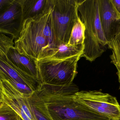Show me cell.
<instances>
[{
    "instance_id": "cell-1",
    "label": "cell",
    "mask_w": 120,
    "mask_h": 120,
    "mask_svg": "<svg viewBox=\"0 0 120 120\" xmlns=\"http://www.w3.org/2000/svg\"><path fill=\"white\" fill-rule=\"evenodd\" d=\"M76 85L63 86L39 84L28 97L34 110L46 120H109L76 102Z\"/></svg>"
},
{
    "instance_id": "cell-2",
    "label": "cell",
    "mask_w": 120,
    "mask_h": 120,
    "mask_svg": "<svg viewBox=\"0 0 120 120\" xmlns=\"http://www.w3.org/2000/svg\"><path fill=\"white\" fill-rule=\"evenodd\" d=\"M78 11L85 27L81 58L90 62L101 56L109 42L104 35L99 12L98 0H78Z\"/></svg>"
},
{
    "instance_id": "cell-3",
    "label": "cell",
    "mask_w": 120,
    "mask_h": 120,
    "mask_svg": "<svg viewBox=\"0 0 120 120\" xmlns=\"http://www.w3.org/2000/svg\"><path fill=\"white\" fill-rule=\"evenodd\" d=\"M81 56L63 60L45 58L37 60L39 84L63 86L73 83Z\"/></svg>"
},
{
    "instance_id": "cell-4",
    "label": "cell",
    "mask_w": 120,
    "mask_h": 120,
    "mask_svg": "<svg viewBox=\"0 0 120 120\" xmlns=\"http://www.w3.org/2000/svg\"><path fill=\"white\" fill-rule=\"evenodd\" d=\"M51 9L55 42L68 43L73 27L78 17V0H49Z\"/></svg>"
},
{
    "instance_id": "cell-5",
    "label": "cell",
    "mask_w": 120,
    "mask_h": 120,
    "mask_svg": "<svg viewBox=\"0 0 120 120\" xmlns=\"http://www.w3.org/2000/svg\"><path fill=\"white\" fill-rule=\"evenodd\" d=\"M14 47L20 54L37 61L42 50L50 45L43 34L37 17L25 20Z\"/></svg>"
},
{
    "instance_id": "cell-6",
    "label": "cell",
    "mask_w": 120,
    "mask_h": 120,
    "mask_svg": "<svg viewBox=\"0 0 120 120\" xmlns=\"http://www.w3.org/2000/svg\"><path fill=\"white\" fill-rule=\"evenodd\" d=\"M76 102L106 118L120 120V105L116 97L101 91H77L73 96Z\"/></svg>"
},
{
    "instance_id": "cell-7",
    "label": "cell",
    "mask_w": 120,
    "mask_h": 120,
    "mask_svg": "<svg viewBox=\"0 0 120 120\" xmlns=\"http://www.w3.org/2000/svg\"><path fill=\"white\" fill-rule=\"evenodd\" d=\"M0 91L3 101L11 107L22 120H38L28 98L0 73ZM30 95V94H29Z\"/></svg>"
},
{
    "instance_id": "cell-8",
    "label": "cell",
    "mask_w": 120,
    "mask_h": 120,
    "mask_svg": "<svg viewBox=\"0 0 120 120\" xmlns=\"http://www.w3.org/2000/svg\"><path fill=\"white\" fill-rule=\"evenodd\" d=\"M22 6L19 0H13L9 6L0 14V32L17 39L22 27Z\"/></svg>"
},
{
    "instance_id": "cell-9",
    "label": "cell",
    "mask_w": 120,
    "mask_h": 120,
    "mask_svg": "<svg viewBox=\"0 0 120 120\" xmlns=\"http://www.w3.org/2000/svg\"><path fill=\"white\" fill-rule=\"evenodd\" d=\"M99 18L106 40L109 43L115 35L120 22L110 0H98Z\"/></svg>"
},
{
    "instance_id": "cell-10",
    "label": "cell",
    "mask_w": 120,
    "mask_h": 120,
    "mask_svg": "<svg viewBox=\"0 0 120 120\" xmlns=\"http://www.w3.org/2000/svg\"><path fill=\"white\" fill-rule=\"evenodd\" d=\"M0 72L16 82L27 86L33 91L39 84L36 79L24 72L13 64L6 56L0 54Z\"/></svg>"
},
{
    "instance_id": "cell-11",
    "label": "cell",
    "mask_w": 120,
    "mask_h": 120,
    "mask_svg": "<svg viewBox=\"0 0 120 120\" xmlns=\"http://www.w3.org/2000/svg\"><path fill=\"white\" fill-rule=\"evenodd\" d=\"M84 49L83 44L75 46H68L64 44L59 45L50 44L44 48L38 60L43 58L66 59L75 56L82 55Z\"/></svg>"
},
{
    "instance_id": "cell-12",
    "label": "cell",
    "mask_w": 120,
    "mask_h": 120,
    "mask_svg": "<svg viewBox=\"0 0 120 120\" xmlns=\"http://www.w3.org/2000/svg\"><path fill=\"white\" fill-rule=\"evenodd\" d=\"M6 56L14 65L36 79L39 83L37 61L20 54L14 46L9 49Z\"/></svg>"
},
{
    "instance_id": "cell-13",
    "label": "cell",
    "mask_w": 120,
    "mask_h": 120,
    "mask_svg": "<svg viewBox=\"0 0 120 120\" xmlns=\"http://www.w3.org/2000/svg\"><path fill=\"white\" fill-rule=\"evenodd\" d=\"M19 1L22 6L23 21L38 17L50 6L49 0H19Z\"/></svg>"
},
{
    "instance_id": "cell-14",
    "label": "cell",
    "mask_w": 120,
    "mask_h": 120,
    "mask_svg": "<svg viewBox=\"0 0 120 120\" xmlns=\"http://www.w3.org/2000/svg\"><path fill=\"white\" fill-rule=\"evenodd\" d=\"M108 48L111 50L110 55L111 63L113 64L117 70V74L120 89V21L117 27L115 35L109 43Z\"/></svg>"
},
{
    "instance_id": "cell-15",
    "label": "cell",
    "mask_w": 120,
    "mask_h": 120,
    "mask_svg": "<svg viewBox=\"0 0 120 120\" xmlns=\"http://www.w3.org/2000/svg\"><path fill=\"white\" fill-rule=\"evenodd\" d=\"M85 27L79 16L73 27L67 46H75L82 44L84 40Z\"/></svg>"
},
{
    "instance_id": "cell-16",
    "label": "cell",
    "mask_w": 120,
    "mask_h": 120,
    "mask_svg": "<svg viewBox=\"0 0 120 120\" xmlns=\"http://www.w3.org/2000/svg\"><path fill=\"white\" fill-rule=\"evenodd\" d=\"M20 117L8 105L3 101L0 104V120H19Z\"/></svg>"
},
{
    "instance_id": "cell-17",
    "label": "cell",
    "mask_w": 120,
    "mask_h": 120,
    "mask_svg": "<svg viewBox=\"0 0 120 120\" xmlns=\"http://www.w3.org/2000/svg\"><path fill=\"white\" fill-rule=\"evenodd\" d=\"M112 7L120 20V0H110Z\"/></svg>"
},
{
    "instance_id": "cell-18",
    "label": "cell",
    "mask_w": 120,
    "mask_h": 120,
    "mask_svg": "<svg viewBox=\"0 0 120 120\" xmlns=\"http://www.w3.org/2000/svg\"><path fill=\"white\" fill-rule=\"evenodd\" d=\"M13 1V0H0V14L5 10Z\"/></svg>"
},
{
    "instance_id": "cell-19",
    "label": "cell",
    "mask_w": 120,
    "mask_h": 120,
    "mask_svg": "<svg viewBox=\"0 0 120 120\" xmlns=\"http://www.w3.org/2000/svg\"><path fill=\"white\" fill-rule=\"evenodd\" d=\"M3 102V98H2L1 93L0 91V104L1 103H2Z\"/></svg>"
},
{
    "instance_id": "cell-20",
    "label": "cell",
    "mask_w": 120,
    "mask_h": 120,
    "mask_svg": "<svg viewBox=\"0 0 120 120\" xmlns=\"http://www.w3.org/2000/svg\"><path fill=\"white\" fill-rule=\"evenodd\" d=\"M19 120H22V119H21V118H20V119H19Z\"/></svg>"
}]
</instances>
